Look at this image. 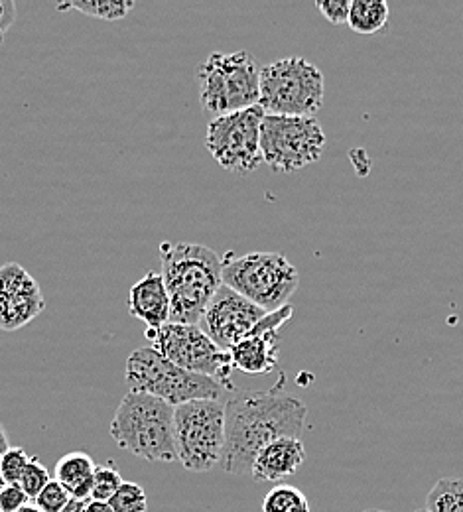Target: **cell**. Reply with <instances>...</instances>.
<instances>
[{
  "mask_svg": "<svg viewBox=\"0 0 463 512\" xmlns=\"http://www.w3.org/2000/svg\"><path fill=\"white\" fill-rule=\"evenodd\" d=\"M306 404L276 390H233L225 396V448L219 467L229 475H251L261 449L280 438H300Z\"/></svg>",
  "mask_w": 463,
  "mask_h": 512,
  "instance_id": "1",
  "label": "cell"
},
{
  "mask_svg": "<svg viewBox=\"0 0 463 512\" xmlns=\"http://www.w3.org/2000/svg\"><path fill=\"white\" fill-rule=\"evenodd\" d=\"M162 278L170 296L172 323L198 325L201 314L223 286L221 256L196 243H162Z\"/></svg>",
  "mask_w": 463,
  "mask_h": 512,
  "instance_id": "2",
  "label": "cell"
},
{
  "mask_svg": "<svg viewBox=\"0 0 463 512\" xmlns=\"http://www.w3.org/2000/svg\"><path fill=\"white\" fill-rule=\"evenodd\" d=\"M109 434L119 448L144 461H178L174 406L152 394L129 390L113 416Z\"/></svg>",
  "mask_w": 463,
  "mask_h": 512,
  "instance_id": "3",
  "label": "cell"
},
{
  "mask_svg": "<svg viewBox=\"0 0 463 512\" xmlns=\"http://www.w3.org/2000/svg\"><path fill=\"white\" fill-rule=\"evenodd\" d=\"M201 109L215 117L257 107L261 69L249 52L209 54L198 67Z\"/></svg>",
  "mask_w": 463,
  "mask_h": 512,
  "instance_id": "4",
  "label": "cell"
},
{
  "mask_svg": "<svg viewBox=\"0 0 463 512\" xmlns=\"http://www.w3.org/2000/svg\"><path fill=\"white\" fill-rule=\"evenodd\" d=\"M221 278L227 288L247 298L265 312L288 306L300 284L298 268L280 253H249L221 258Z\"/></svg>",
  "mask_w": 463,
  "mask_h": 512,
  "instance_id": "5",
  "label": "cell"
},
{
  "mask_svg": "<svg viewBox=\"0 0 463 512\" xmlns=\"http://www.w3.org/2000/svg\"><path fill=\"white\" fill-rule=\"evenodd\" d=\"M125 381L129 390L152 394L170 406H180L192 400H225L227 388L223 384L190 373L152 347H140L127 359Z\"/></svg>",
  "mask_w": 463,
  "mask_h": 512,
  "instance_id": "6",
  "label": "cell"
},
{
  "mask_svg": "<svg viewBox=\"0 0 463 512\" xmlns=\"http://www.w3.org/2000/svg\"><path fill=\"white\" fill-rule=\"evenodd\" d=\"M324 93V73L306 58H284L261 69L259 105L266 115L316 117Z\"/></svg>",
  "mask_w": 463,
  "mask_h": 512,
  "instance_id": "7",
  "label": "cell"
},
{
  "mask_svg": "<svg viewBox=\"0 0 463 512\" xmlns=\"http://www.w3.org/2000/svg\"><path fill=\"white\" fill-rule=\"evenodd\" d=\"M178 461L192 473L219 467L225 448V400H192L174 408Z\"/></svg>",
  "mask_w": 463,
  "mask_h": 512,
  "instance_id": "8",
  "label": "cell"
},
{
  "mask_svg": "<svg viewBox=\"0 0 463 512\" xmlns=\"http://www.w3.org/2000/svg\"><path fill=\"white\" fill-rule=\"evenodd\" d=\"M146 335L152 339V349L174 365L201 377H209L223 384L229 392L235 390L231 381L235 369L231 353L217 347L199 325L170 321L160 329H148Z\"/></svg>",
  "mask_w": 463,
  "mask_h": 512,
  "instance_id": "9",
  "label": "cell"
},
{
  "mask_svg": "<svg viewBox=\"0 0 463 512\" xmlns=\"http://www.w3.org/2000/svg\"><path fill=\"white\" fill-rule=\"evenodd\" d=\"M326 140L316 117L265 115L261 125L263 162L278 174H294L322 158Z\"/></svg>",
  "mask_w": 463,
  "mask_h": 512,
  "instance_id": "10",
  "label": "cell"
},
{
  "mask_svg": "<svg viewBox=\"0 0 463 512\" xmlns=\"http://www.w3.org/2000/svg\"><path fill=\"white\" fill-rule=\"evenodd\" d=\"M261 105L215 117L205 132V148L215 162L235 174H249L263 164Z\"/></svg>",
  "mask_w": 463,
  "mask_h": 512,
  "instance_id": "11",
  "label": "cell"
},
{
  "mask_svg": "<svg viewBox=\"0 0 463 512\" xmlns=\"http://www.w3.org/2000/svg\"><path fill=\"white\" fill-rule=\"evenodd\" d=\"M266 314L263 308L223 284L207 304L198 325L217 347L229 353Z\"/></svg>",
  "mask_w": 463,
  "mask_h": 512,
  "instance_id": "12",
  "label": "cell"
},
{
  "mask_svg": "<svg viewBox=\"0 0 463 512\" xmlns=\"http://www.w3.org/2000/svg\"><path fill=\"white\" fill-rule=\"evenodd\" d=\"M46 308L42 290L18 262L0 266V331H18Z\"/></svg>",
  "mask_w": 463,
  "mask_h": 512,
  "instance_id": "13",
  "label": "cell"
},
{
  "mask_svg": "<svg viewBox=\"0 0 463 512\" xmlns=\"http://www.w3.org/2000/svg\"><path fill=\"white\" fill-rule=\"evenodd\" d=\"M294 308L288 304L276 312L266 314L255 329L243 337L229 353L233 367L247 375H268L278 363V331L292 318Z\"/></svg>",
  "mask_w": 463,
  "mask_h": 512,
  "instance_id": "14",
  "label": "cell"
},
{
  "mask_svg": "<svg viewBox=\"0 0 463 512\" xmlns=\"http://www.w3.org/2000/svg\"><path fill=\"white\" fill-rule=\"evenodd\" d=\"M129 312L136 320L144 321L148 329H160L170 323L172 306L160 272H148L129 292Z\"/></svg>",
  "mask_w": 463,
  "mask_h": 512,
  "instance_id": "15",
  "label": "cell"
},
{
  "mask_svg": "<svg viewBox=\"0 0 463 512\" xmlns=\"http://www.w3.org/2000/svg\"><path fill=\"white\" fill-rule=\"evenodd\" d=\"M304 461L306 448L300 438H280L261 449L251 475L255 481H280L294 475Z\"/></svg>",
  "mask_w": 463,
  "mask_h": 512,
  "instance_id": "16",
  "label": "cell"
},
{
  "mask_svg": "<svg viewBox=\"0 0 463 512\" xmlns=\"http://www.w3.org/2000/svg\"><path fill=\"white\" fill-rule=\"evenodd\" d=\"M95 461L85 451H71L56 463L54 475L56 481L66 489L73 499L89 501L93 493V475H95Z\"/></svg>",
  "mask_w": 463,
  "mask_h": 512,
  "instance_id": "17",
  "label": "cell"
},
{
  "mask_svg": "<svg viewBox=\"0 0 463 512\" xmlns=\"http://www.w3.org/2000/svg\"><path fill=\"white\" fill-rule=\"evenodd\" d=\"M389 12L383 0H353L347 24L357 34H377L387 26Z\"/></svg>",
  "mask_w": 463,
  "mask_h": 512,
  "instance_id": "18",
  "label": "cell"
},
{
  "mask_svg": "<svg viewBox=\"0 0 463 512\" xmlns=\"http://www.w3.org/2000/svg\"><path fill=\"white\" fill-rule=\"evenodd\" d=\"M426 511L463 512V479H440L426 497Z\"/></svg>",
  "mask_w": 463,
  "mask_h": 512,
  "instance_id": "19",
  "label": "cell"
},
{
  "mask_svg": "<svg viewBox=\"0 0 463 512\" xmlns=\"http://www.w3.org/2000/svg\"><path fill=\"white\" fill-rule=\"evenodd\" d=\"M134 8V2H121V0H89V2H64L58 4V10H77L87 16L99 20H123Z\"/></svg>",
  "mask_w": 463,
  "mask_h": 512,
  "instance_id": "20",
  "label": "cell"
},
{
  "mask_svg": "<svg viewBox=\"0 0 463 512\" xmlns=\"http://www.w3.org/2000/svg\"><path fill=\"white\" fill-rule=\"evenodd\" d=\"M263 512H310V503L300 489L278 485L266 493Z\"/></svg>",
  "mask_w": 463,
  "mask_h": 512,
  "instance_id": "21",
  "label": "cell"
},
{
  "mask_svg": "<svg viewBox=\"0 0 463 512\" xmlns=\"http://www.w3.org/2000/svg\"><path fill=\"white\" fill-rule=\"evenodd\" d=\"M123 477L119 473V469L111 467V465H97L95 475H93V493L91 499L93 501H103L109 503L115 493L121 489L123 485Z\"/></svg>",
  "mask_w": 463,
  "mask_h": 512,
  "instance_id": "22",
  "label": "cell"
},
{
  "mask_svg": "<svg viewBox=\"0 0 463 512\" xmlns=\"http://www.w3.org/2000/svg\"><path fill=\"white\" fill-rule=\"evenodd\" d=\"M113 512H146L148 499L140 485L125 481L115 497L109 501Z\"/></svg>",
  "mask_w": 463,
  "mask_h": 512,
  "instance_id": "23",
  "label": "cell"
},
{
  "mask_svg": "<svg viewBox=\"0 0 463 512\" xmlns=\"http://www.w3.org/2000/svg\"><path fill=\"white\" fill-rule=\"evenodd\" d=\"M30 455L22 448H10L4 455H0V475L6 485H18L28 463Z\"/></svg>",
  "mask_w": 463,
  "mask_h": 512,
  "instance_id": "24",
  "label": "cell"
},
{
  "mask_svg": "<svg viewBox=\"0 0 463 512\" xmlns=\"http://www.w3.org/2000/svg\"><path fill=\"white\" fill-rule=\"evenodd\" d=\"M50 481H52V477H50L48 469L36 457H32L18 485L22 487V491L28 495L30 501H36V497L46 489V485Z\"/></svg>",
  "mask_w": 463,
  "mask_h": 512,
  "instance_id": "25",
  "label": "cell"
},
{
  "mask_svg": "<svg viewBox=\"0 0 463 512\" xmlns=\"http://www.w3.org/2000/svg\"><path fill=\"white\" fill-rule=\"evenodd\" d=\"M71 495L67 493L66 489L56 481L52 479L46 489L36 497L34 505L42 512H62L67 503H69Z\"/></svg>",
  "mask_w": 463,
  "mask_h": 512,
  "instance_id": "26",
  "label": "cell"
},
{
  "mask_svg": "<svg viewBox=\"0 0 463 512\" xmlns=\"http://www.w3.org/2000/svg\"><path fill=\"white\" fill-rule=\"evenodd\" d=\"M28 503L30 499L20 485H6L0 491V512H16Z\"/></svg>",
  "mask_w": 463,
  "mask_h": 512,
  "instance_id": "27",
  "label": "cell"
},
{
  "mask_svg": "<svg viewBox=\"0 0 463 512\" xmlns=\"http://www.w3.org/2000/svg\"><path fill=\"white\" fill-rule=\"evenodd\" d=\"M316 6L330 20L331 24H347L349 10H351L349 0H322Z\"/></svg>",
  "mask_w": 463,
  "mask_h": 512,
  "instance_id": "28",
  "label": "cell"
},
{
  "mask_svg": "<svg viewBox=\"0 0 463 512\" xmlns=\"http://www.w3.org/2000/svg\"><path fill=\"white\" fill-rule=\"evenodd\" d=\"M16 20V4L12 0H0V46L6 38V32Z\"/></svg>",
  "mask_w": 463,
  "mask_h": 512,
  "instance_id": "29",
  "label": "cell"
},
{
  "mask_svg": "<svg viewBox=\"0 0 463 512\" xmlns=\"http://www.w3.org/2000/svg\"><path fill=\"white\" fill-rule=\"evenodd\" d=\"M91 501V499H89ZM89 501H81V499H69V503H67L66 507H64V511L62 512H85L87 509V503Z\"/></svg>",
  "mask_w": 463,
  "mask_h": 512,
  "instance_id": "30",
  "label": "cell"
},
{
  "mask_svg": "<svg viewBox=\"0 0 463 512\" xmlns=\"http://www.w3.org/2000/svg\"><path fill=\"white\" fill-rule=\"evenodd\" d=\"M85 512H113V509H111V505L109 503H103V501H89L87 503V509H85Z\"/></svg>",
  "mask_w": 463,
  "mask_h": 512,
  "instance_id": "31",
  "label": "cell"
},
{
  "mask_svg": "<svg viewBox=\"0 0 463 512\" xmlns=\"http://www.w3.org/2000/svg\"><path fill=\"white\" fill-rule=\"evenodd\" d=\"M8 449H10V440H8V434H6L4 426L0 424V455H4Z\"/></svg>",
  "mask_w": 463,
  "mask_h": 512,
  "instance_id": "32",
  "label": "cell"
},
{
  "mask_svg": "<svg viewBox=\"0 0 463 512\" xmlns=\"http://www.w3.org/2000/svg\"><path fill=\"white\" fill-rule=\"evenodd\" d=\"M16 512H42L34 503H28V505H24L22 509H18Z\"/></svg>",
  "mask_w": 463,
  "mask_h": 512,
  "instance_id": "33",
  "label": "cell"
},
{
  "mask_svg": "<svg viewBox=\"0 0 463 512\" xmlns=\"http://www.w3.org/2000/svg\"><path fill=\"white\" fill-rule=\"evenodd\" d=\"M6 487V483H4V479H2V475H0V491Z\"/></svg>",
  "mask_w": 463,
  "mask_h": 512,
  "instance_id": "34",
  "label": "cell"
},
{
  "mask_svg": "<svg viewBox=\"0 0 463 512\" xmlns=\"http://www.w3.org/2000/svg\"><path fill=\"white\" fill-rule=\"evenodd\" d=\"M363 512H389V511H381V509H369V511H363Z\"/></svg>",
  "mask_w": 463,
  "mask_h": 512,
  "instance_id": "35",
  "label": "cell"
},
{
  "mask_svg": "<svg viewBox=\"0 0 463 512\" xmlns=\"http://www.w3.org/2000/svg\"><path fill=\"white\" fill-rule=\"evenodd\" d=\"M416 512H428L426 509H422V511H416Z\"/></svg>",
  "mask_w": 463,
  "mask_h": 512,
  "instance_id": "36",
  "label": "cell"
}]
</instances>
